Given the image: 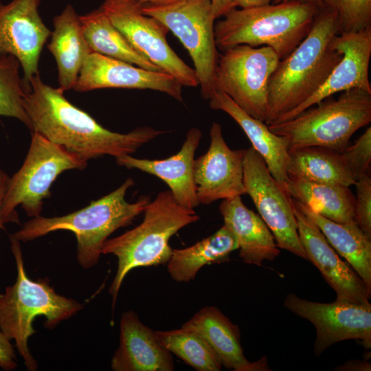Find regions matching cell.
<instances>
[{
    "mask_svg": "<svg viewBox=\"0 0 371 371\" xmlns=\"http://www.w3.org/2000/svg\"><path fill=\"white\" fill-rule=\"evenodd\" d=\"M30 85L24 108L30 131L87 161L104 155L116 159L131 155L166 133L150 126L138 127L126 133L111 131L72 104L59 87L44 83L39 74L31 78Z\"/></svg>",
    "mask_w": 371,
    "mask_h": 371,
    "instance_id": "obj_1",
    "label": "cell"
},
{
    "mask_svg": "<svg viewBox=\"0 0 371 371\" xmlns=\"http://www.w3.org/2000/svg\"><path fill=\"white\" fill-rule=\"evenodd\" d=\"M338 34L335 13L319 8L307 36L280 60L269 78L267 125L298 106L322 86L342 57L332 43Z\"/></svg>",
    "mask_w": 371,
    "mask_h": 371,
    "instance_id": "obj_2",
    "label": "cell"
},
{
    "mask_svg": "<svg viewBox=\"0 0 371 371\" xmlns=\"http://www.w3.org/2000/svg\"><path fill=\"white\" fill-rule=\"evenodd\" d=\"M133 185V179L128 178L109 194L62 216L34 217L10 236L27 242L58 230L72 232L78 243V263L85 269L90 268L98 263L107 238L131 224L150 202L149 196H141L133 203L127 201V190Z\"/></svg>",
    "mask_w": 371,
    "mask_h": 371,
    "instance_id": "obj_3",
    "label": "cell"
},
{
    "mask_svg": "<svg viewBox=\"0 0 371 371\" xmlns=\"http://www.w3.org/2000/svg\"><path fill=\"white\" fill-rule=\"evenodd\" d=\"M319 8L295 1L232 8L214 24L216 47L223 52L240 45L267 46L282 60L307 36Z\"/></svg>",
    "mask_w": 371,
    "mask_h": 371,
    "instance_id": "obj_4",
    "label": "cell"
},
{
    "mask_svg": "<svg viewBox=\"0 0 371 371\" xmlns=\"http://www.w3.org/2000/svg\"><path fill=\"white\" fill-rule=\"evenodd\" d=\"M143 213L139 225L107 239L102 248V254H111L117 258V272L109 290L113 307L127 273L137 267L166 264L172 252L171 237L200 218L194 210L179 205L170 190L160 192Z\"/></svg>",
    "mask_w": 371,
    "mask_h": 371,
    "instance_id": "obj_5",
    "label": "cell"
},
{
    "mask_svg": "<svg viewBox=\"0 0 371 371\" xmlns=\"http://www.w3.org/2000/svg\"><path fill=\"white\" fill-rule=\"evenodd\" d=\"M14 256L17 278L16 282L5 288L0 294V329L11 340L24 359L27 370H37V363L27 346L28 338L36 333L32 322L36 317L46 318L45 326L53 328L61 321L67 319L80 309L82 305L76 300L56 293L47 279L33 281L26 275L20 241L10 237Z\"/></svg>",
    "mask_w": 371,
    "mask_h": 371,
    "instance_id": "obj_6",
    "label": "cell"
},
{
    "mask_svg": "<svg viewBox=\"0 0 371 371\" xmlns=\"http://www.w3.org/2000/svg\"><path fill=\"white\" fill-rule=\"evenodd\" d=\"M371 122V93L361 89L328 97L291 120L268 125L289 150L319 146L342 153L353 134Z\"/></svg>",
    "mask_w": 371,
    "mask_h": 371,
    "instance_id": "obj_7",
    "label": "cell"
},
{
    "mask_svg": "<svg viewBox=\"0 0 371 371\" xmlns=\"http://www.w3.org/2000/svg\"><path fill=\"white\" fill-rule=\"evenodd\" d=\"M87 161L41 135L32 132L25 160L9 177L2 203L1 216L5 223H20L16 210L21 205L30 217L40 216L43 201L50 196V187L56 178L68 170H82Z\"/></svg>",
    "mask_w": 371,
    "mask_h": 371,
    "instance_id": "obj_8",
    "label": "cell"
},
{
    "mask_svg": "<svg viewBox=\"0 0 371 371\" xmlns=\"http://www.w3.org/2000/svg\"><path fill=\"white\" fill-rule=\"evenodd\" d=\"M153 16L176 36L188 52L194 66L203 98L216 89L215 71L219 54L214 36L210 0H176L163 4H142Z\"/></svg>",
    "mask_w": 371,
    "mask_h": 371,
    "instance_id": "obj_9",
    "label": "cell"
},
{
    "mask_svg": "<svg viewBox=\"0 0 371 371\" xmlns=\"http://www.w3.org/2000/svg\"><path fill=\"white\" fill-rule=\"evenodd\" d=\"M279 61L276 53L267 46L240 45L228 48L218 56L216 89L250 116L265 122L269 81Z\"/></svg>",
    "mask_w": 371,
    "mask_h": 371,
    "instance_id": "obj_10",
    "label": "cell"
},
{
    "mask_svg": "<svg viewBox=\"0 0 371 371\" xmlns=\"http://www.w3.org/2000/svg\"><path fill=\"white\" fill-rule=\"evenodd\" d=\"M100 7L133 47L161 71L175 78L183 86L199 85L195 70L168 44V27L157 19L144 14L139 2L104 0Z\"/></svg>",
    "mask_w": 371,
    "mask_h": 371,
    "instance_id": "obj_11",
    "label": "cell"
},
{
    "mask_svg": "<svg viewBox=\"0 0 371 371\" xmlns=\"http://www.w3.org/2000/svg\"><path fill=\"white\" fill-rule=\"evenodd\" d=\"M243 183L245 193L252 199L278 247L308 260L299 238L291 198L251 146L244 150Z\"/></svg>",
    "mask_w": 371,
    "mask_h": 371,
    "instance_id": "obj_12",
    "label": "cell"
},
{
    "mask_svg": "<svg viewBox=\"0 0 371 371\" xmlns=\"http://www.w3.org/2000/svg\"><path fill=\"white\" fill-rule=\"evenodd\" d=\"M284 306L295 315L311 322L316 328L313 352L319 357L328 347L348 339L360 340L371 348V304L336 300L320 303L289 293Z\"/></svg>",
    "mask_w": 371,
    "mask_h": 371,
    "instance_id": "obj_13",
    "label": "cell"
},
{
    "mask_svg": "<svg viewBox=\"0 0 371 371\" xmlns=\"http://www.w3.org/2000/svg\"><path fill=\"white\" fill-rule=\"evenodd\" d=\"M41 0L0 1V55L17 58L23 69L26 91L38 74L41 51L51 35L38 12Z\"/></svg>",
    "mask_w": 371,
    "mask_h": 371,
    "instance_id": "obj_14",
    "label": "cell"
},
{
    "mask_svg": "<svg viewBox=\"0 0 371 371\" xmlns=\"http://www.w3.org/2000/svg\"><path fill=\"white\" fill-rule=\"evenodd\" d=\"M207 152L194 160V178L199 204L209 205L245 193L243 183L245 149L232 150L220 124L213 122Z\"/></svg>",
    "mask_w": 371,
    "mask_h": 371,
    "instance_id": "obj_15",
    "label": "cell"
},
{
    "mask_svg": "<svg viewBox=\"0 0 371 371\" xmlns=\"http://www.w3.org/2000/svg\"><path fill=\"white\" fill-rule=\"evenodd\" d=\"M182 87L165 72L147 70L92 52L85 60L73 89L78 92L104 88L150 89L182 102Z\"/></svg>",
    "mask_w": 371,
    "mask_h": 371,
    "instance_id": "obj_16",
    "label": "cell"
},
{
    "mask_svg": "<svg viewBox=\"0 0 371 371\" xmlns=\"http://www.w3.org/2000/svg\"><path fill=\"white\" fill-rule=\"evenodd\" d=\"M332 43L341 52L342 57L324 83L306 101L278 117L273 124L291 120L306 109L338 92L361 89L371 93L368 76L371 26L358 32L338 34Z\"/></svg>",
    "mask_w": 371,
    "mask_h": 371,
    "instance_id": "obj_17",
    "label": "cell"
},
{
    "mask_svg": "<svg viewBox=\"0 0 371 371\" xmlns=\"http://www.w3.org/2000/svg\"><path fill=\"white\" fill-rule=\"evenodd\" d=\"M293 205L299 238L308 260L318 269L335 291L336 300L369 302L371 291L363 280L341 259L315 223Z\"/></svg>",
    "mask_w": 371,
    "mask_h": 371,
    "instance_id": "obj_18",
    "label": "cell"
},
{
    "mask_svg": "<svg viewBox=\"0 0 371 371\" xmlns=\"http://www.w3.org/2000/svg\"><path fill=\"white\" fill-rule=\"evenodd\" d=\"M201 137L199 128H192L188 131L181 149L166 159H139L126 155L116 158V163L158 177L168 185L179 205L194 210L199 205L194 178V155Z\"/></svg>",
    "mask_w": 371,
    "mask_h": 371,
    "instance_id": "obj_19",
    "label": "cell"
},
{
    "mask_svg": "<svg viewBox=\"0 0 371 371\" xmlns=\"http://www.w3.org/2000/svg\"><path fill=\"white\" fill-rule=\"evenodd\" d=\"M120 344L111 359L114 371H172V353L157 341L155 331L144 325L136 313L122 315Z\"/></svg>",
    "mask_w": 371,
    "mask_h": 371,
    "instance_id": "obj_20",
    "label": "cell"
},
{
    "mask_svg": "<svg viewBox=\"0 0 371 371\" xmlns=\"http://www.w3.org/2000/svg\"><path fill=\"white\" fill-rule=\"evenodd\" d=\"M209 100L212 109L226 113L240 126L251 143V147L265 161L271 175L286 192L290 159L286 139L271 132L264 122L250 116L217 89Z\"/></svg>",
    "mask_w": 371,
    "mask_h": 371,
    "instance_id": "obj_21",
    "label": "cell"
},
{
    "mask_svg": "<svg viewBox=\"0 0 371 371\" xmlns=\"http://www.w3.org/2000/svg\"><path fill=\"white\" fill-rule=\"evenodd\" d=\"M182 328L202 337L227 369L235 371L269 370L265 358L255 362L246 359L240 344L238 326L215 306L202 308L184 323Z\"/></svg>",
    "mask_w": 371,
    "mask_h": 371,
    "instance_id": "obj_22",
    "label": "cell"
},
{
    "mask_svg": "<svg viewBox=\"0 0 371 371\" xmlns=\"http://www.w3.org/2000/svg\"><path fill=\"white\" fill-rule=\"evenodd\" d=\"M240 196L224 199L218 209L224 225L237 240L240 258L247 264L260 266L278 257L280 248L262 218L247 208Z\"/></svg>",
    "mask_w": 371,
    "mask_h": 371,
    "instance_id": "obj_23",
    "label": "cell"
},
{
    "mask_svg": "<svg viewBox=\"0 0 371 371\" xmlns=\"http://www.w3.org/2000/svg\"><path fill=\"white\" fill-rule=\"evenodd\" d=\"M53 24L47 48L56 62L58 87L65 92L73 89L92 50L85 38L79 15L71 5L68 4L54 18Z\"/></svg>",
    "mask_w": 371,
    "mask_h": 371,
    "instance_id": "obj_24",
    "label": "cell"
},
{
    "mask_svg": "<svg viewBox=\"0 0 371 371\" xmlns=\"http://www.w3.org/2000/svg\"><path fill=\"white\" fill-rule=\"evenodd\" d=\"M293 204L320 229L335 251L352 267L371 291V239L357 224L344 225L329 220L291 199Z\"/></svg>",
    "mask_w": 371,
    "mask_h": 371,
    "instance_id": "obj_25",
    "label": "cell"
},
{
    "mask_svg": "<svg viewBox=\"0 0 371 371\" xmlns=\"http://www.w3.org/2000/svg\"><path fill=\"white\" fill-rule=\"evenodd\" d=\"M238 249L237 240L223 225L210 236L183 249H172L167 269L171 278L179 282L194 280L205 265L229 260V255Z\"/></svg>",
    "mask_w": 371,
    "mask_h": 371,
    "instance_id": "obj_26",
    "label": "cell"
},
{
    "mask_svg": "<svg viewBox=\"0 0 371 371\" xmlns=\"http://www.w3.org/2000/svg\"><path fill=\"white\" fill-rule=\"evenodd\" d=\"M286 192L290 197L329 220L344 225L357 224L355 197L348 187L289 177Z\"/></svg>",
    "mask_w": 371,
    "mask_h": 371,
    "instance_id": "obj_27",
    "label": "cell"
},
{
    "mask_svg": "<svg viewBox=\"0 0 371 371\" xmlns=\"http://www.w3.org/2000/svg\"><path fill=\"white\" fill-rule=\"evenodd\" d=\"M289 177L349 188L354 179L341 153L319 146L290 149Z\"/></svg>",
    "mask_w": 371,
    "mask_h": 371,
    "instance_id": "obj_28",
    "label": "cell"
},
{
    "mask_svg": "<svg viewBox=\"0 0 371 371\" xmlns=\"http://www.w3.org/2000/svg\"><path fill=\"white\" fill-rule=\"evenodd\" d=\"M79 20L85 38L92 52L147 70L161 71L133 47L101 7L79 15Z\"/></svg>",
    "mask_w": 371,
    "mask_h": 371,
    "instance_id": "obj_29",
    "label": "cell"
},
{
    "mask_svg": "<svg viewBox=\"0 0 371 371\" xmlns=\"http://www.w3.org/2000/svg\"><path fill=\"white\" fill-rule=\"evenodd\" d=\"M159 344L197 371H219L221 361L211 346L193 331L181 328L156 330Z\"/></svg>",
    "mask_w": 371,
    "mask_h": 371,
    "instance_id": "obj_30",
    "label": "cell"
},
{
    "mask_svg": "<svg viewBox=\"0 0 371 371\" xmlns=\"http://www.w3.org/2000/svg\"><path fill=\"white\" fill-rule=\"evenodd\" d=\"M21 64L12 55H0V117H14L30 130L31 124L24 108L26 89L19 76Z\"/></svg>",
    "mask_w": 371,
    "mask_h": 371,
    "instance_id": "obj_31",
    "label": "cell"
},
{
    "mask_svg": "<svg viewBox=\"0 0 371 371\" xmlns=\"http://www.w3.org/2000/svg\"><path fill=\"white\" fill-rule=\"evenodd\" d=\"M335 13L339 33H352L371 26V0H319Z\"/></svg>",
    "mask_w": 371,
    "mask_h": 371,
    "instance_id": "obj_32",
    "label": "cell"
},
{
    "mask_svg": "<svg viewBox=\"0 0 371 371\" xmlns=\"http://www.w3.org/2000/svg\"><path fill=\"white\" fill-rule=\"evenodd\" d=\"M342 157L354 179L370 175L371 164V127L342 153Z\"/></svg>",
    "mask_w": 371,
    "mask_h": 371,
    "instance_id": "obj_33",
    "label": "cell"
},
{
    "mask_svg": "<svg viewBox=\"0 0 371 371\" xmlns=\"http://www.w3.org/2000/svg\"><path fill=\"white\" fill-rule=\"evenodd\" d=\"M356 188L355 216L359 227L371 239V178L365 175L358 179Z\"/></svg>",
    "mask_w": 371,
    "mask_h": 371,
    "instance_id": "obj_34",
    "label": "cell"
},
{
    "mask_svg": "<svg viewBox=\"0 0 371 371\" xmlns=\"http://www.w3.org/2000/svg\"><path fill=\"white\" fill-rule=\"evenodd\" d=\"M16 357L10 339L0 329V367L5 370H14Z\"/></svg>",
    "mask_w": 371,
    "mask_h": 371,
    "instance_id": "obj_35",
    "label": "cell"
},
{
    "mask_svg": "<svg viewBox=\"0 0 371 371\" xmlns=\"http://www.w3.org/2000/svg\"><path fill=\"white\" fill-rule=\"evenodd\" d=\"M235 0H210L212 12L216 19L225 15L228 11L234 8Z\"/></svg>",
    "mask_w": 371,
    "mask_h": 371,
    "instance_id": "obj_36",
    "label": "cell"
},
{
    "mask_svg": "<svg viewBox=\"0 0 371 371\" xmlns=\"http://www.w3.org/2000/svg\"><path fill=\"white\" fill-rule=\"evenodd\" d=\"M370 368V362L359 360H350L343 365L337 367L335 370L341 371H370L371 370Z\"/></svg>",
    "mask_w": 371,
    "mask_h": 371,
    "instance_id": "obj_37",
    "label": "cell"
},
{
    "mask_svg": "<svg viewBox=\"0 0 371 371\" xmlns=\"http://www.w3.org/2000/svg\"><path fill=\"white\" fill-rule=\"evenodd\" d=\"M273 0H235L234 8H247L270 4Z\"/></svg>",
    "mask_w": 371,
    "mask_h": 371,
    "instance_id": "obj_38",
    "label": "cell"
},
{
    "mask_svg": "<svg viewBox=\"0 0 371 371\" xmlns=\"http://www.w3.org/2000/svg\"><path fill=\"white\" fill-rule=\"evenodd\" d=\"M8 179L7 174L0 166V229L4 228V223L1 216V207Z\"/></svg>",
    "mask_w": 371,
    "mask_h": 371,
    "instance_id": "obj_39",
    "label": "cell"
},
{
    "mask_svg": "<svg viewBox=\"0 0 371 371\" xmlns=\"http://www.w3.org/2000/svg\"><path fill=\"white\" fill-rule=\"evenodd\" d=\"M300 1L303 3H310L316 5L319 8H322V5L319 0H273L272 2L273 4L279 3L282 2H288V1Z\"/></svg>",
    "mask_w": 371,
    "mask_h": 371,
    "instance_id": "obj_40",
    "label": "cell"
},
{
    "mask_svg": "<svg viewBox=\"0 0 371 371\" xmlns=\"http://www.w3.org/2000/svg\"><path fill=\"white\" fill-rule=\"evenodd\" d=\"M139 2L142 4H163L170 3L176 0H135Z\"/></svg>",
    "mask_w": 371,
    "mask_h": 371,
    "instance_id": "obj_41",
    "label": "cell"
}]
</instances>
